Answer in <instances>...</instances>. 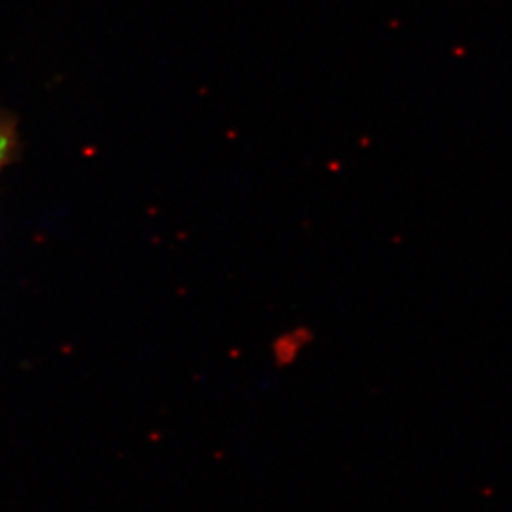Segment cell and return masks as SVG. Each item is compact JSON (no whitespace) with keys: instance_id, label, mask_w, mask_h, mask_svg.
<instances>
[{"instance_id":"1","label":"cell","mask_w":512,"mask_h":512,"mask_svg":"<svg viewBox=\"0 0 512 512\" xmlns=\"http://www.w3.org/2000/svg\"><path fill=\"white\" fill-rule=\"evenodd\" d=\"M314 340V332L309 327L299 325L277 335L272 342V358L277 368L290 367L299 360L305 348Z\"/></svg>"},{"instance_id":"2","label":"cell","mask_w":512,"mask_h":512,"mask_svg":"<svg viewBox=\"0 0 512 512\" xmlns=\"http://www.w3.org/2000/svg\"><path fill=\"white\" fill-rule=\"evenodd\" d=\"M17 150V126L7 115H0V171L10 165Z\"/></svg>"}]
</instances>
